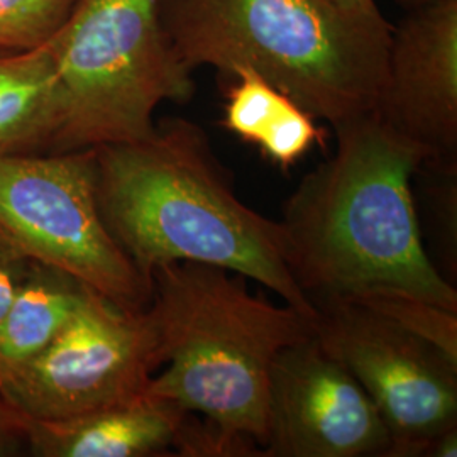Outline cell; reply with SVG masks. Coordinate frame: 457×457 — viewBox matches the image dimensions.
<instances>
[{
	"label": "cell",
	"instance_id": "cell-1",
	"mask_svg": "<svg viewBox=\"0 0 457 457\" xmlns=\"http://www.w3.org/2000/svg\"><path fill=\"white\" fill-rule=\"evenodd\" d=\"M334 131V154L302 179L279 220L300 290L313 307L400 290L457 312L456 288L425 249L411 190L428 153L376 112Z\"/></svg>",
	"mask_w": 457,
	"mask_h": 457
},
{
	"label": "cell",
	"instance_id": "cell-2",
	"mask_svg": "<svg viewBox=\"0 0 457 457\" xmlns=\"http://www.w3.org/2000/svg\"><path fill=\"white\" fill-rule=\"evenodd\" d=\"M97 151L98 209L143 277L170 262H200L254 279L313 322L317 311L287 262L279 220L234 190L207 132L170 117L136 143Z\"/></svg>",
	"mask_w": 457,
	"mask_h": 457
},
{
	"label": "cell",
	"instance_id": "cell-3",
	"mask_svg": "<svg viewBox=\"0 0 457 457\" xmlns=\"http://www.w3.org/2000/svg\"><path fill=\"white\" fill-rule=\"evenodd\" d=\"M163 371L147 395L196 417L219 457H262L268 386L278 354L313 336L311 319L247 288V278L200 262L151 273Z\"/></svg>",
	"mask_w": 457,
	"mask_h": 457
},
{
	"label": "cell",
	"instance_id": "cell-4",
	"mask_svg": "<svg viewBox=\"0 0 457 457\" xmlns=\"http://www.w3.org/2000/svg\"><path fill=\"white\" fill-rule=\"evenodd\" d=\"M181 63L260 73L332 128L375 112L392 24L330 0H158Z\"/></svg>",
	"mask_w": 457,
	"mask_h": 457
},
{
	"label": "cell",
	"instance_id": "cell-5",
	"mask_svg": "<svg viewBox=\"0 0 457 457\" xmlns=\"http://www.w3.org/2000/svg\"><path fill=\"white\" fill-rule=\"evenodd\" d=\"M48 48L65 107L54 151L143 141L162 104L195 94L158 0H77Z\"/></svg>",
	"mask_w": 457,
	"mask_h": 457
},
{
	"label": "cell",
	"instance_id": "cell-6",
	"mask_svg": "<svg viewBox=\"0 0 457 457\" xmlns=\"http://www.w3.org/2000/svg\"><path fill=\"white\" fill-rule=\"evenodd\" d=\"M0 241L119 307L141 311L151 302V281L98 209L96 147L0 156Z\"/></svg>",
	"mask_w": 457,
	"mask_h": 457
},
{
	"label": "cell",
	"instance_id": "cell-7",
	"mask_svg": "<svg viewBox=\"0 0 457 457\" xmlns=\"http://www.w3.org/2000/svg\"><path fill=\"white\" fill-rule=\"evenodd\" d=\"M163 362L147 307L124 309L87 288L60 336L0 393L19 419L66 420L146 396Z\"/></svg>",
	"mask_w": 457,
	"mask_h": 457
},
{
	"label": "cell",
	"instance_id": "cell-8",
	"mask_svg": "<svg viewBox=\"0 0 457 457\" xmlns=\"http://www.w3.org/2000/svg\"><path fill=\"white\" fill-rule=\"evenodd\" d=\"M315 311V339L358 379L390 430L388 457H425L457 427V362L356 303L326 300Z\"/></svg>",
	"mask_w": 457,
	"mask_h": 457
},
{
	"label": "cell",
	"instance_id": "cell-9",
	"mask_svg": "<svg viewBox=\"0 0 457 457\" xmlns=\"http://www.w3.org/2000/svg\"><path fill=\"white\" fill-rule=\"evenodd\" d=\"M390 449L373 400L315 336L278 354L262 457H388Z\"/></svg>",
	"mask_w": 457,
	"mask_h": 457
},
{
	"label": "cell",
	"instance_id": "cell-10",
	"mask_svg": "<svg viewBox=\"0 0 457 457\" xmlns=\"http://www.w3.org/2000/svg\"><path fill=\"white\" fill-rule=\"evenodd\" d=\"M376 114L428 153L437 171L456 173L457 0L410 9L392 28Z\"/></svg>",
	"mask_w": 457,
	"mask_h": 457
},
{
	"label": "cell",
	"instance_id": "cell-11",
	"mask_svg": "<svg viewBox=\"0 0 457 457\" xmlns=\"http://www.w3.org/2000/svg\"><path fill=\"white\" fill-rule=\"evenodd\" d=\"M19 422L37 457H212L204 424L151 395L66 420Z\"/></svg>",
	"mask_w": 457,
	"mask_h": 457
},
{
	"label": "cell",
	"instance_id": "cell-12",
	"mask_svg": "<svg viewBox=\"0 0 457 457\" xmlns=\"http://www.w3.org/2000/svg\"><path fill=\"white\" fill-rule=\"evenodd\" d=\"M63 119L48 43L29 51H0V156L54 151Z\"/></svg>",
	"mask_w": 457,
	"mask_h": 457
},
{
	"label": "cell",
	"instance_id": "cell-13",
	"mask_svg": "<svg viewBox=\"0 0 457 457\" xmlns=\"http://www.w3.org/2000/svg\"><path fill=\"white\" fill-rule=\"evenodd\" d=\"M222 126L281 170H290L315 145L324 146L326 131L260 73L241 68L232 75Z\"/></svg>",
	"mask_w": 457,
	"mask_h": 457
},
{
	"label": "cell",
	"instance_id": "cell-14",
	"mask_svg": "<svg viewBox=\"0 0 457 457\" xmlns=\"http://www.w3.org/2000/svg\"><path fill=\"white\" fill-rule=\"evenodd\" d=\"M87 288L68 273L29 262L0 322V383L46 351L75 315Z\"/></svg>",
	"mask_w": 457,
	"mask_h": 457
},
{
	"label": "cell",
	"instance_id": "cell-15",
	"mask_svg": "<svg viewBox=\"0 0 457 457\" xmlns=\"http://www.w3.org/2000/svg\"><path fill=\"white\" fill-rule=\"evenodd\" d=\"M337 300L375 312L457 362V312L400 290H370Z\"/></svg>",
	"mask_w": 457,
	"mask_h": 457
},
{
	"label": "cell",
	"instance_id": "cell-16",
	"mask_svg": "<svg viewBox=\"0 0 457 457\" xmlns=\"http://www.w3.org/2000/svg\"><path fill=\"white\" fill-rule=\"evenodd\" d=\"M77 0H0V51L46 45Z\"/></svg>",
	"mask_w": 457,
	"mask_h": 457
},
{
	"label": "cell",
	"instance_id": "cell-17",
	"mask_svg": "<svg viewBox=\"0 0 457 457\" xmlns=\"http://www.w3.org/2000/svg\"><path fill=\"white\" fill-rule=\"evenodd\" d=\"M29 260L0 241V322L26 277Z\"/></svg>",
	"mask_w": 457,
	"mask_h": 457
},
{
	"label": "cell",
	"instance_id": "cell-18",
	"mask_svg": "<svg viewBox=\"0 0 457 457\" xmlns=\"http://www.w3.org/2000/svg\"><path fill=\"white\" fill-rule=\"evenodd\" d=\"M22 447L26 442L19 417L0 393V457L16 456Z\"/></svg>",
	"mask_w": 457,
	"mask_h": 457
},
{
	"label": "cell",
	"instance_id": "cell-19",
	"mask_svg": "<svg viewBox=\"0 0 457 457\" xmlns=\"http://www.w3.org/2000/svg\"><path fill=\"white\" fill-rule=\"evenodd\" d=\"M457 456V427H453L439 434L428 444L425 457H456Z\"/></svg>",
	"mask_w": 457,
	"mask_h": 457
},
{
	"label": "cell",
	"instance_id": "cell-20",
	"mask_svg": "<svg viewBox=\"0 0 457 457\" xmlns=\"http://www.w3.org/2000/svg\"><path fill=\"white\" fill-rule=\"evenodd\" d=\"M330 2L336 4L337 7H341L344 11L358 14V16H383V12L379 11L376 0H330Z\"/></svg>",
	"mask_w": 457,
	"mask_h": 457
},
{
	"label": "cell",
	"instance_id": "cell-21",
	"mask_svg": "<svg viewBox=\"0 0 457 457\" xmlns=\"http://www.w3.org/2000/svg\"><path fill=\"white\" fill-rule=\"evenodd\" d=\"M400 5H403L407 11L410 9H417V7H422V5H428L432 2H437V0H398Z\"/></svg>",
	"mask_w": 457,
	"mask_h": 457
}]
</instances>
